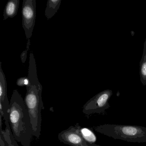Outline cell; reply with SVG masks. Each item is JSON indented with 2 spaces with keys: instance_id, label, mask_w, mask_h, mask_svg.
<instances>
[{
  "instance_id": "cell-3",
  "label": "cell",
  "mask_w": 146,
  "mask_h": 146,
  "mask_svg": "<svg viewBox=\"0 0 146 146\" xmlns=\"http://www.w3.org/2000/svg\"><path fill=\"white\" fill-rule=\"evenodd\" d=\"M26 89L25 103L31 120L33 136L38 138L41 131L42 110L45 109L42 96V85H29Z\"/></svg>"
},
{
  "instance_id": "cell-1",
  "label": "cell",
  "mask_w": 146,
  "mask_h": 146,
  "mask_svg": "<svg viewBox=\"0 0 146 146\" xmlns=\"http://www.w3.org/2000/svg\"><path fill=\"white\" fill-rule=\"evenodd\" d=\"M9 121L17 142L23 146H31L33 136L31 120L24 100L17 90H13L10 102Z\"/></svg>"
},
{
  "instance_id": "cell-12",
  "label": "cell",
  "mask_w": 146,
  "mask_h": 146,
  "mask_svg": "<svg viewBox=\"0 0 146 146\" xmlns=\"http://www.w3.org/2000/svg\"><path fill=\"white\" fill-rule=\"evenodd\" d=\"M79 131L82 136L87 141L91 143H95L96 140V137L90 129L87 128L79 127Z\"/></svg>"
},
{
  "instance_id": "cell-10",
  "label": "cell",
  "mask_w": 146,
  "mask_h": 146,
  "mask_svg": "<svg viewBox=\"0 0 146 146\" xmlns=\"http://www.w3.org/2000/svg\"><path fill=\"white\" fill-rule=\"evenodd\" d=\"M139 74L140 80L143 86L146 85V38L143 44L142 56L140 62Z\"/></svg>"
},
{
  "instance_id": "cell-8",
  "label": "cell",
  "mask_w": 146,
  "mask_h": 146,
  "mask_svg": "<svg viewBox=\"0 0 146 146\" xmlns=\"http://www.w3.org/2000/svg\"><path fill=\"white\" fill-rule=\"evenodd\" d=\"M19 2V0H10L7 2L3 14L4 20H6L9 18H12L17 15Z\"/></svg>"
},
{
  "instance_id": "cell-2",
  "label": "cell",
  "mask_w": 146,
  "mask_h": 146,
  "mask_svg": "<svg viewBox=\"0 0 146 146\" xmlns=\"http://www.w3.org/2000/svg\"><path fill=\"white\" fill-rule=\"evenodd\" d=\"M95 130L116 140L131 143L146 142V127L137 125L105 124L96 126Z\"/></svg>"
},
{
  "instance_id": "cell-14",
  "label": "cell",
  "mask_w": 146,
  "mask_h": 146,
  "mask_svg": "<svg viewBox=\"0 0 146 146\" xmlns=\"http://www.w3.org/2000/svg\"><path fill=\"white\" fill-rule=\"evenodd\" d=\"M0 146H8L2 132H0Z\"/></svg>"
},
{
  "instance_id": "cell-11",
  "label": "cell",
  "mask_w": 146,
  "mask_h": 146,
  "mask_svg": "<svg viewBox=\"0 0 146 146\" xmlns=\"http://www.w3.org/2000/svg\"><path fill=\"white\" fill-rule=\"evenodd\" d=\"M2 123H1V131L3 134L5 140L6 141L8 146H19L17 143V141L15 140L14 136L12 134L11 128H6L5 130H2Z\"/></svg>"
},
{
  "instance_id": "cell-5",
  "label": "cell",
  "mask_w": 146,
  "mask_h": 146,
  "mask_svg": "<svg viewBox=\"0 0 146 146\" xmlns=\"http://www.w3.org/2000/svg\"><path fill=\"white\" fill-rule=\"evenodd\" d=\"M23 27L26 38L30 40L32 36L36 17V0H23L22 7Z\"/></svg>"
},
{
  "instance_id": "cell-4",
  "label": "cell",
  "mask_w": 146,
  "mask_h": 146,
  "mask_svg": "<svg viewBox=\"0 0 146 146\" xmlns=\"http://www.w3.org/2000/svg\"><path fill=\"white\" fill-rule=\"evenodd\" d=\"M113 95L111 90H103L88 101L83 107L82 112L86 115L104 112L110 107L109 101Z\"/></svg>"
},
{
  "instance_id": "cell-7",
  "label": "cell",
  "mask_w": 146,
  "mask_h": 146,
  "mask_svg": "<svg viewBox=\"0 0 146 146\" xmlns=\"http://www.w3.org/2000/svg\"><path fill=\"white\" fill-rule=\"evenodd\" d=\"M0 62V113L4 118L6 127H10L9 112L10 102L7 96V82Z\"/></svg>"
},
{
  "instance_id": "cell-15",
  "label": "cell",
  "mask_w": 146,
  "mask_h": 146,
  "mask_svg": "<svg viewBox=\"0 0 146 146\" xmlns=\"http://www.w3.org/2000/svg\"><path fill=\"white\" fill-rule=\"evenodd\" d=\"M29 49H28V48H27L26 50L24 51L21 54V58L23 63H25V61H26L27 57V53H28V51H29Z\"/></svg>"
},
{
  "instance_id": "cell-13",
  "label": "cell",
  "mask_w": 146,
  "mask_h": 146,
  "mask_svg": "<svg viewBox=\"0 0 146 146\" xmlns=\"http://www.w3.org/2000/svg\"><path fill=\"white\" fill-rule=\"evenodd\" d=\"M17 83L19 86H25L26 87L29 85V78L27 77L20 78L18 79Z\"/></svg>"
},
{
  "instance_id": "cell-6",
  "label": "cell",
  "mask_w": 146,
  "mask_h": 146,
  "mask_svg": "<svg viewBox=\"0 0 146 146\" xmlns=\"http://www.w3.org/2000/svg\"><path fill=\"white\" fill-rule=\"evenodd\" d=\"M80 125L77 123L62 131L58 135V140L64 144L71 146H102L87 141L80 134Z\"/></svg>"
},
{
  "instance_id": "cell-9",
  "label": "cell",
  "mask_w": 146,
  "mask_h": 146,
  "mask_svg": "<svg viewBox=\"0 0 146 146\" xmlns=\"http://www.w3.org/2000/svg\"><path fill=\"white\" fill-rule=\"evenodd\" d=\"M61 0H48L47 2L45 15L48 19L52 18L59 9Z\"/></svg>"
}]
</instances>
